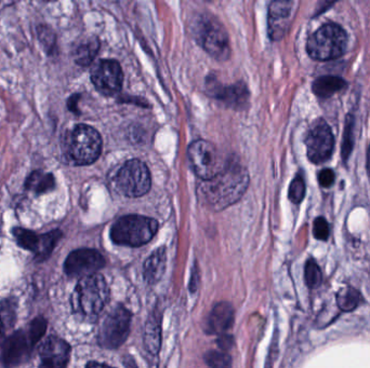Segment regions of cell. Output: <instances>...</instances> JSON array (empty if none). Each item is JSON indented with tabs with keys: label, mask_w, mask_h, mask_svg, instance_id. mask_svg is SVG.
<instances>
[{
	"label": "cell",
	"mask_w": 370,
	"mask_h": 368,
	"mask_svg": "<svg viewBox=\"0 0 370 368\" xmlns=\"http://www.w3.org/2000/svg\"><path fill=\"white\" fill-rule=\"evenodd\" d=\"M249 175L237 161L227 162L223 170L208 180H201L197 196L201 204L221 211L237 203L247 190Z\"/></svg>",
	"instance_id": "obj_1"
},
{
	"label": "cell",
	"mask_w": 370,
	"mask_h": 368,
	"mask_svg": "<svg viewBox=\"0 0 370 368\" xmlns=\"http://www.w3.org/2000/svg\"><path fill=\"white\" fill-rule=\"evenodd\" d=\"M4 343H5V325L0 318V347H3Z\"/></svg>",
	"instance_id": "obj_37"
},
{
	"label": "cell",
	"mask_w": 370,
	"mask_h": 368,
	"mask_svg": "<svg viewBox=\"0 0 370 368\" xmlns=\"http://www.w3.org/2000/svg\"><path fill=\"white\" fill-rule=\"evenodd\" d=\"M217 345H219L222 351H227V350L231 349L234 345V339L231 335L222 334L220 335L219 339H217Z\"/></svg>",
	"instance_id": "obj_35"
},
{
	"label": "cell",
	"mask_w": 370,
	"mask_h": 368,
	"mask_svg": "<svg viewBox=\"0 0 370 368\" xmlns=\"http://www.w3.org/2000/svg\"><path fill=\"white\" fill-rule=\"evenodd\" d=\"M309 159L315 164L330 159L335 147V137L330 127L324 120H319L310 130L306 140Z\"/></svg>",
	"instance_id": "obj_10"
},
{
	"label": "cell",
	"mask_w": 370,
	"mask_h": 368,
	"mask_svg": "<svg viewBox=\"0 0 370 368\" xmlns=\"http://www.w3.org/2000/svg\"><path fill=\"white\" fill-rule=\"evenodd\" d=\"M347 44L345 30L338 24L328 23L311 35L306 50L313 60L331 61L345 54Z\"/></svg>",
	"instance_id": "obj_4"
},
{
	"label": "cell",
	"mask_w": 370,
	"mask_h": 368,
	"mask_svg": "<svg viewBox=\"0 0 370 368\" xmlns=\"http://www.w3.org/2000/svg\"><path fill=\"white\" fill-rule=\"evenodd\" d=\"M196 39L206 52L217 61L231 56L229 36L222 24L215 18H203L197 25Z\"/></svg>",
	"instance_id": "obj_6"
},
{
	"label": "cell",
	"mask_w": 370,
	"mask_h": 368,
	"mask_svg": "<svg viewBox=\"0 0 370 368\" xmlns=\"http://www.w3.org/2000/svg\"><path fill=\"white\" fill-rule=\"evenodd\" d=\"M205 361L210 368H232V359L222 350H210L205 355Z\"/></svg>",
	"instance_id": "obj_27"
},
{
	"label": "cell",
	"mask_w": 370,
	"mask_h": 368,
	"mask_svg": "<svg viewBox=\"0 0 370 368\" xmlns=\"http://www.w3.org/2000/svg\"><path fill=\"white\" fill-rule=\"evenodd\" d=\"M86 368H112L109 366L105 365V364L97 363V362H91L87 365Z\"/></svg>",
	"instance_id": "obj_38"
},
{
	"label": "cell",
	"mask_w": 370,
	"mask_h": 368,
	"mask_svg": "<svg viewBox=\"0 0 370 368\" xmlns=\"http://www.w3.org/2000/svg\"><path fill=\"white\" fill-rule=\"evenodd\" d=\"M102 152V138L90 125H78L67 134L66 152L73 164L87 166L97 161Z\"/></svg>",
	"instance_id": "obj_5"
},
{
	"label": "cell",
	"mask_w": 370,
	"mask_h": 368,
	"mask_svg": "<svg viewBox=\"0 0 370 368\" xmlns=\"http://www.w3.org/2000/svg\"><path fill=\"white\" fill-rule=\"evenodd\" d=\"M354 117L352 114H349L347 116V120H345V134H343V142H342V158L343 161H347L349 159L350 154H351L352 149H353V145H354V134H353V130H354Z\"/></svg>",
	"instance_id": "obj_26"
},
{
	"label": "cell",
	"mask_w": 370,
	"mask_h": 368,
	"mask_svg": "<svg viewBox=\"0 0 370 368\" xmlns=\"http://www.w3.org/2000/svg\"><path fill=\"white\" fill-rule=\"evenodd\" d=\"M56 186V180L52 173H44L35 171L28 176L25 182L26 189L32 191L34 194L42 195L52 191Z\"/></svg>",
	"instance_id": "obj_21"
},
{
	"label": "cell",
	"mask_w": 370,
	"mask_h": 368,
	"mask_svg": "<svg viewBox=\"0 0 370 368\" xmlns=\"http://www.w3.org/2000/svg\"><path fill=\"white\" fill-rule=\"evenodd\" d=\"M167 254L165 247L156 250L144 262L143 276L150 284H155L166 270Z\"/></svg>",
	"instance_id": "obj_18"
},
{
	"label": "cell",
	"mask_w": 370,
	"mask_h": 368,
	"mask_svg": "<svg viewBox=\"0 0 370 368\" xmlns=\"http://www.w3.org/2000/svg\"><path fill=\"white\" fill-rule=\"evenodd\" d=\"M361 294L355 288L345 286V288H340L339 292L337 293V305L345 312H351V311L355 310L361 304Z\"/></svg>",
	"instance_id": "obj_24"
},
{
	"label": "cell",
	"mask_w": 370,
	"mask_h": 368,
	"mask_svg": "<svg viewBox=\"0 0 370 368\" xmlns=\"http://www.w3.org/2000/svg\"><path fill=\"white\" fill-rule=\"evenodd\" d=\"M105 265V257L100 252L91 249H80L67 256L64 270L67 276L72 278H85L97 274Z\"/></svg>",
	"instance_id": "obj_12"
},
{
	"label": "cell",
	"mask_w": 370,
	"mask_h": 368,
	"mask_svg": "<svg viewBox=\"0 0 370 368\" xmlns=\"http://www.w3.org/2000/svg\"><path fill=\"white\" fill-rule=\"evenodd\" d=\"M288 196H290V201L296 203V204L304 200V196H306V183H304V178L301 175H297L292 180Z\"/></svg>",
	"instance_id": "obj_30"
},
{
	"label": "cell",
	"mask_w": 370,
	"mask_h": 368,
	"mask_svg": "<svg viewBox=\"0 0 370 368\" xmlns=\"http://www.w3.org/2000/svg\"><path fill=\"white\" fill-rule=\"evenodd\" d=\"M71 348L66 341L50 336L40 347V368H65L70 360Z\"/></svg>",
	"instance_id": "obj_15"
},
{
	"label": "cell",
	"mask_w": 370,
	"mask_h": 368,
	"mask_svg": "<svg viewBox=\"0 0 370 368\" xmlns=\"http://www.w3.org/2000/svg\"><path fill=\"white\" fill-rule=\"evenodd\" d=\"M144 345L148 353L157 355L160 349V325L158 319L150 317L144 333Z\"/></svg>",
	"instance_id": "obj_22"
},
{
	"label": "cell",
	"mask_w": 370,
	"mask_h": 368,
	"mask_svg": "<svg viewBox=\"0 0 370 368\" xmlns=\"http://www.w3.org/2000/svg\"><path fill=\"white\" fill-rule=\"evenodd\" d=\"M109 297V286L102 276H85L73 293V310L83 320L95 321L107 306Z\"/></svg>",
	"instance_id": "obj_2"
},
{
	"label": "cell",
	"mask_w": 370,
	"mask_h": 368,
	"mask_svg": "<svg viewBox=\"0 0 370 368\" xmlns=\"http://www.w3.org/2000/svg\"><path fill=\"white\" fill-rule=\"evenodd\" d=\"M234 323V309L229 302H219L213 307L205 324L208 334L222 335Z\"/></svg>",
	"instance_id": "obj_17"
},
{
	"label": "cell",
	"mask_w": 370,
	"mask_h": 368,
	"mask_svg": "<svg viewBox=\"0 0 370 368\" xmlns=\"http://www.w3.org/2000/svg\"><path fill=\"white\" fill-rule=\"evenodd\" d=\"M292 1H274L268 9V35L273 40H280L287 32L292 16Z\"/></svg>",
	"instance_id": "obj_16"
},
{
	"label": "cell",
	"mask_w": 370,
	"mask_h": 368,
	"mask_svg": "<svg viewBox=\"0 0 370 368\" xmlns=\"http://www.w3.org/2000/svg\"><path fill=\"white\" fill-rule=\"evenodd\" d=\"M367 170H368V173H369V175H370V147H369V149H368V154H367Z\"/></svg>",
	"instance_id": "obj_39"
},
{
	"label": "cell",
	"mask_w": 370,
	"mask_h": 368,
	"mask_svg": "<svg viewBox=\"0 0 370 368\" xmlns=\"http://www.w3.org/2000/svg\"><path fill=\"white\" fill-rule=\"evenodd\" d=\"M91 81L100 93L113 97L121 90L124 74L121 65L114 60H101L91 70Z\"/></svg>",
	"instance_id": "obj_11"
},
{
	"label": "cell",
	"mask_w": 370,
	"mask_h": 368,
	"mask_svg": "<svg viewBox=\"0 0 370 368\" xmlns=\"http://www.w3.org/2000/svg\"><path fill=\"white\" fill-rule=\"evenodd\" d=\"M61 238H62V231L59 229L40 235V244L37 251L35 252L36 262H44L48 259Z\"/></svg>",
	"instance_id": "obj_23"
},
{
	"label": "cell",
	"mask_w": 370,
	"mask_h": 368,
	"mask_svg": "<svg viewBox=\"0 0 370 368\" xmlns=\"http://www.w3.org/2000/svg\"><path fill=\"white\" fill-rule=\"evenodd\" d=\"M12 233L16 238V243L19 244V247H21L22 249L34 252V253L37 251L40 235L24 228H14Z\"/></svg>",
	"instance_id": "obj_25"
},
{
	"label": "cell",
	"mask_w": 370,
	"mask_h": 368,
	"mask_svg": "<svg viewBox=\"0 0 370 368\" xmlns=\"http://www.w3.org/2000/svg\"><path fill=\"white\" fill-rule=\"evenodd\" d=\"M80 99V97H79V94H75L73 95L72 97H71L68 101H67V107L70 109L71 111H73V113L75 114H79L78 109H77V102H78V99Z\"/></svg>",
	"instance_id": "obj_36"
},
{
	"label": "cell",
	"mask_w": 370,
	"mask_h": 368,
	"mask_svg": "<svg viewBox=\"0 0 370 368\" xmlns=\"http://www.w3.org/2000/svg\"><path fill=\"white\" fill-rule=\"evenodd\" d=\"M116 187L124 196L138 198L148 194L150 188V174L145 164L134 159L126 162L115 178Z\"/></svg>",
	"instance_id": "obj_7"
},
{
	"label": "cell",
	"mask_w": 370,
	"mask_h": 368,
	"mask_svg": "<svg viewBox=\"0 0 370 368\" xmlns=\"http://www.w3.org/2000/svg\"><path fill=\"white\" fill-rule=\"evenodd\" d=\"M0 318L3 320L4 325L12 326L16 321V311H14V305L11 300H6L0 307Z\"/></svg>",
	"instance_id": "obj_33"
},
{
	"label": "cell",
	"mask_w": 370,
	"mask_h": 368,
	"mask_svg": "<svg viewBox=\"0 0 370 368\" xmlns=\"http://www.w3.org/2000/svg\"><path fill=\"white\" fill-rule=\"evenodd\" d=\"M335 175L330 168H324L318 174V183L324 188H329L335 183Z\"/></svg>",
	"instance_id": "obj_34"
},
{
	"label": "cell",
	"mask_w": 370,
	"mask_h": 368,
	"mask_svg": "<svg viewBox=\"0 0 370 368\" xmlns=\"http://www.w3.org/2000/svg\"><path fill=\"white\" fill-rule=\"evenodd\" d=\"M189 161L197 178L208 180L220 173L225 164L213 144L207 141L193 142L188 150Z\"/></svg>",
	"instance_id": "obj_8"
},
{
	"label": "cell",
	"mask_w": 370,
	"mask_h": 368,
	"mask_svg": "<svg viewBox=\"0 0 370 368\" xmlns=\"http://www.w3.org/2000/svg\"><path fill=\"white\" fill-rule=\"evenodd\" d=\"M207 90L210 97H215L217 101L225 104L227 107L234 109H239L245 106L249 99L247 85L243 82L223 85L222 83L217 82L215 79L209 78Z\"/></svg>",
	"instance_id": "obj_14"
},
{
	"label": "cell",
	"mask_w": 370,
	"mask_h": 368,
	"mask_svg": "<svg viewBox=\"0 0 370 368\" xmlns=\"http://www.w3.org/2000/svg\"><path fill=\"white\" fill-rule=\"evenodd\" d=\"M329 233V223H327L326 219L324 217H317L314 221V225H313V235L316 238L317 240L321 241H326L328 240Z\"/></svg>",
	"instance_id": "obj_32"
},
{
	"label": "cell",
	"mask_w": 370,
	"mask_h": 368,
	"mask_svg": "<svg viewBox=\"0 0 370 368\" xmlns=\"http://www.w3.org/2000/svg\"><path fill=\"white\" fill-rule=\"evenodd\" d=\"M132 315L124 307H116L105 317L99 331V343L105 349L121 347L129 335Z\"/></svg>",
	"instance_id": "obj_9"
},
{
	"label": "cell",
	"mask_w": 370,
	"mask_h": 368,
	"mask_svg": "<svg viewBox=\"0 0 370 368\" xmlns=\"http://www.w3.org/2000/svg\"><path fill=\"white\" fill-rule=\"evenodd\" d=\"M32 343L28 333L23 329L16 331L4 343L1 351V363L6 368H13L28 361L32 352Z\"/></svg>",
	"instance_id": "obj_13"
},
{
	"label": "cell",
	"mask_w": 370,
	"mask_h": 368,
	"mask_svg": "<svg viewBox=\"0 0 370 368\" xmlns=\"http://www.w3.org/2000/svg\"><path fill=\"white\" fill-rule=\"evenodd\" d=\"M100 49V42L97 38L91 37L83 40L75 47L73 56L75 62L80 66H88L95 60Z\"/></svg>",
	"instance_id": "obj_20"
},
{
	"label": "cell",
	"mask_w": 370,
	"mask_h": 368,
	"mask_svg": "<svg viewBox=\"0 0 370 368\" xmlns=\"http://www.w3.org/2000/svg\"><path fill=\"white\" fill-rule=\"evenodd\" d=\"M158 231L155 219L141 215H128L114 223L111 238L114 243L125 247H137L153 239Z\"/></svg>",
	"instance_id": "obj_3"
},
{
	"label": "cell",
	"mask_w": 370,
	"mask_h": 368,
	"mask_svg": "<svg viewBox=\"0 0 370 368\" xmlns=\"http://www.w3.org/2000/svg\"><path fill=\"white\" fill-rule=\"evenodd\" d=\"M47 329V321L42 317L34 319L28 325V333L30 343L35 347L36 343L42 338Z\"/></svg>",
	"instance_id": "obj_28"
},
{
	"label": "cell",
	"mask_w": 370,
	"mask_h": 368,
	"mask_svg": "<svg viewBox=\"0 0 370 368\" xmlns=\"http://www.w3.org/2000/svg\"><path fill=\"white\" fill-rule=\"evenodd\" d=\"M38 37H40V40L44 44L46 50L48 51V54L54 52V49H56V36H54V32L50 28L42 25L38 27Z\"/></svg>",
	"instance_id": "obj_31"
},
{
	"label": "cell",
	"mask_w": 370,
	"mask_h": 368,
	"mask_svg": "<svg viewBox=\"0 0 370 368\" xmlns=\"http://www.w3.org/2000/svg\"><path fill=\"white\" fill-rule=\"evenodd\" d=\"M347 87V82L340 77L323 76L317 78L313 82L312 90L316 97L321 99H328L335 93L343 90Z\"/></svg>",
	"instance_id": "obj_19"
},
{
	"label": "cell",
	"mask_w": 370,
	"mask_h": 368,
	"mask_svg": "<svg viewBox=\"0 0 370 368\" xmlns=\"http://www.w3.org/2000/svg\"><path fill=\"white\" fill-rule=\"evenodd\" d=\"M304 278L309 288H314L322 281V272L314 259H309L304 269Z\"/></svg>",
	"instance_id": "obj_29"
}]
</instances>
